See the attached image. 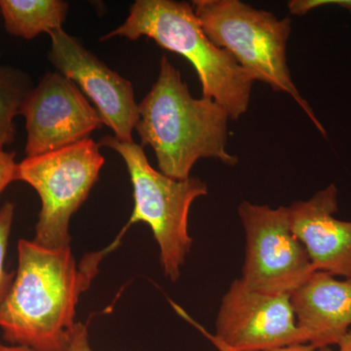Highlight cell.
I'll return each instance as SVG.
<instances>
[{"instance_id": "cell-8", "label": "cell", "mask_w": 351, "mask_h": 351, "mask_svg": "<svg viewBox=\"0 0 351 351\" xmlns=\"http://www.w3.org/2000/svg\"><path fill=\"white\" fill-rule=\"evenodd\" d=\"M214 339L223 351H269L307 343L291 295L256 292L240 278L221 300Z\"/></svg>"}, {"instance_id": "cell-1", "label": "cell", "mask_w": 351, "mask_h": 351, "mask_svg": "<svg viewBox=\"0 0 351 351\" xmlns=\"http://www.w3.org/2000/svg\"><path fill=\"white\" fill-rule=\"evenodd\" d=\"M110 252L108 247L89 254L77 265L71 245L49 248L20 239L17 272L0 304L3 339L36 351H64L75 331L80 295Z\"/></svg>"}, {"instance_id": "cell-16", "label": "cell", "mask_w": 351, "mask_h": 351, "mask_svg": "<svg viewBox=\"0 0 351 351\" xmlns=\"http://www.w3.org/2000/svg\"><path fill=\"white\" fill-rule=\"evenodd\" d=\"M338 5L351 11V0H292L288 8L292 15L302 16L319 7Z\"/></svg>"}, {"instance_id": "cell-14", "label": "cell", "mask_w": 351, "mask_h": 351, "mask_svg": "<svg viewBox=\"0 0 351 351\" xmlns=\"http://www.w3.org/2000/svg\"><path fill=\"white\" fill-rule=\"evenodd\" d=\"M32 88V78L27 73L0 64V152L15 141L14 119L20 114Z\"/></svg>"}, {"instance_id": "cell-9", "label": "cell", "mask_w": 351, "mask_h": 351, "mask_svg": "<svg viewBox=\"0 0 351 351\" xmlns=\"http://www.w3.org/2000/svg\"><path fill=\"white\" fill-rule=\"evenodd\" d=\"M20 114L25 119L27 157L77 144L103 125L98 110L77 85L58 71L45 73L32 88Z\"/></svg>"}, {"instance_id": "cell-10", "label": "cell", "mask_w": 351, "mask_h": 351, "mask_svg": "<svg viewBox=\"0 0 351 351\" xmlns=\"http://www.w3.org/2000/svg\"><path fill=\"white\" fill-rule=\"evenodd\" d=\"M50 63L80 86L98 110L103 124L121 142H132L138 119L134 88L63 29L50 34Z\"/></svg>"}, {"instance_id": "cell-21", "label": "cell", "mask_w": 351, "mask_h": 351, "mask_svg": "<svg viewBox=\"0 0 351 351\" xmlns=\"http://www.w3.org/2000/svg\"><path fill=\"white\" fill-rule=\"evenodd\" d=\"M0 351H36L31 348H24L18 346H3L0 343Z\"/></svg>"}, {"instance_id": "cell-3", "label": "cell", "mask_w": 351, "mask_h": 351, "mask_svg": "<svg viewBox=\"0 0 351 351\" xmlns=\"http://www.w3.org/2000/svg\"><path fill=\"white\" fill-rule=\"evenodd\" d=\"M147 36L160 47L186 58L195 68L202 97L213 99L232 120L246 113L255 80L230 53L215 45L203 31L193 5L175 0H137L121 25L101 41Z\"/></svg>"}, {"instance_id": "cell-5", "label": "cell", "mask_w": 351, "mask_h": 351, "mask_svg": "<svg viewBox=\"0 0 351 351\" xmlns=\"http://www.w3.org/2000/svg\"><path fill=\"white\" fill-rule=\"evenodd\" d=\"M99 145L122 157L133 186V212L113 244L117 246L134 223H147L160 249L164 274L176 282L181 277L182 267L193 244L189 234V210L193 201L207 195L206 184L199 178L174 180L154 169L144 147L134 141L121 142L107 135Z\"/></svg>"}, {"instance_id": "cell-2", "label": "cell", "mask_w": 351, "mask_h": 351, "mask_svg": "<svg viewBox=\"0 0 351 351\" xmlns=\"http://www.w3.org/2000/svg\"><path fill=\"white\" fill-rule=\"evenodd\" d=\"M136 131L143 147L154 149L159 171L186 180L201 158L234 166L239 158L226 151L230 115L213 99L193 98L179 69L160 60L156 83L138 105Z\"/></svg>"}, {"instance_id": "cell-15", "label": "cell", "mask_w": 351, "mask_h": 351, "mask_svg": "<svg viewBox=\"0 0 351 351\" xmlns=\"http://www.w3.org/2000/svg\"><path fill=\"white\" fill-rule=\"evenodd\" d=\"M14 210L15 207L11 202H6L0 208V304L5 299L15 277L13 272H7L4 267L9 237L12 228Z\"/></svg>"}, {"instance_id": "cell-7", "label": "cell", "mask_w": 351, "mask_h": 351, "mask_svg": "<svg viewBox=\"0 0 351 351\" xmlns=\"http://www.w3.org/2000/svg\"><path fill=\"white\" fill-rule=\"evenodd\" d=\"M239 215L246 234L240 280L263 294L292 295L316 270L291 230L288 207L274 209L243 201Z\"/></svg>"}, {"instance_id": "cell-12", "label": "cell", "mask_w": 351, "mask_h": 351, "mask_svg": "<svg viewBox=\"0 0 351 351\" xmlns=\"http://www.w3.org/2000/svg\"><path fill=\"white\" fill-rule=\"evenodd\" d=\"M291 302L307 345L330 348L350 331L351 279L339 280L328 272H313L291 295Z\"/></svg>"}, {"instance_id": "cell-13", "label": "cell", "mask_w": 351, "mask_h": 351, "mask_svg": "<svg viewBox=\"0 0 351 351\" xmlns=\"http://www.w3.org/2000/svg\"><path fill=\"white\" fill-rule=\"evenodd\" d=\"M6 31L14 36L32 39L43 32L63 29L69 10L63 0H0Z\"/></svg>"}, {"instance_id": "cell-20", "label": "cell", "mask_w": 351, "mask_h": 351, "mask_svg": "<svg viewBox=\"0 0 351 351\" xmlns=\"http://www.w3.org/2000/svg\"><path fill=\"white\" fill-rule=\"evenodd\" d=\"M338 346L339 351H351V331H348V334L339 341Z\"/></svg>"}, {"instance_id": "cell-4", "label": "cell", "mask_w": 351, "mask_h": 351, "mask_svg": "<svg viewBox=\"0 0 351 351\" xmlns=\"http://www.w3.org/2000/svg\"><path fill=\"white\" fill-rule=\"evenodd\" d=\"M193 10L208 38L232 55L255 82L290 95L326 136L323 126L295 86L287 64L292 31L289 18L279 19L239 0H195Z\"/></svg>"}, {"instance_id": "cell-11", "label": "cell", "mask_w": 351, "mask_h": 351, "mask_svg": "<svg viewBox=\"0 0 351 351\" xmlns=\"http://www.w3.org/2000/svg\"><path fill=\"white\" fill-rule=\"evenodd\" d=\"M339 191L335 184L288 207L291 230L306 247L316 271L351 279V221L334 216Z\"/></svg>"}, {"instance_id": "cell-18", "label": "cell", "mask_w": 351, "mask_h": 351, "mask_svg": "<svg viewBox=\"0 0 351 351\" xmlns=\"http://www.w3.org/2000/svg\"><path fill=\"white\" fill-rule=\"evenodd\" d=\"M64 351H93L90 346L86 325L82 322L76 323L73 337Z\"/></svg>"}, {"instance_id": "cell-17", "label": "cell", "mask_w": 351, "mask_h": 351, "mask_svg": "<svg viewBox=\"0 0 351 351\" xmlns=\"http://www.w3.org/2000/svg\"><path fill=\"white\" fill-rule=\"evenodd\" d=\"M15 152H0V193L9 184L16 180L18 163L15 162Z\"/></svg>"}, {"instance_id": "cell-19", "label": "cell", "mask_w": 351, "mask_h": 351, "mask_svg": "<svg viewBox=\"0 0 351 351\" xmlns=\"http://www.w3.org/2000/svg\"><path fill=\"white\" fill-rule=\"evenodd\" d=\"M269 351H332L330 348H315L309 345H295Z\"/></svg>"}, {"instance_id": "cell-22", "label": "cell", "mask_w": 351, "mask_h": 351, "mask_svg": "<svg viewBox=\"0 0 351 351\" xmlns=\"http://www.w3.org/2000/svg\"><path fill=\"white\" fill-rule=\"evenodd\" d=\"M0 15H1V9H0Z\"/></svg>"}, {"instance_id": "cell-6", "label": "cell", "mask_w": 351, "mask_h": 351, "mask_svg": "<svg viewBox=\"0 0 351 351\" xmlns=\"http://www.w3.org/2000/svg\"><path fill=\"white\" fill-rule=\"evenodd\" d=\"M105 157L91 138L18 163L16 180L36 189L41 210L34 241L49 248L71 245L69 221L99 180Z\"/></svg>"}]
</instances>
